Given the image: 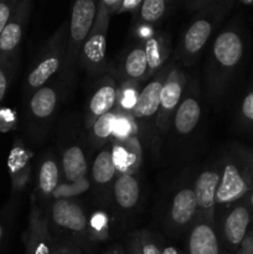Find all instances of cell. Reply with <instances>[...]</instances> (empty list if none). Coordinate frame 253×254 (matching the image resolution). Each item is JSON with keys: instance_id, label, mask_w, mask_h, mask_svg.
Segmentation results:
<instances>
[{"instance_id": "27", "label": "cell", "mask_w": 253, "mask_h": 254, "mask_svg": "<svg viewBox=\"0 0 253 254\" xmlns=\"http://www.w3.org/2000/svg\"><path fill=\"white\" fill-rule=\"evenodd\" d=\"M241 123L253 128V88L243 97L240 106Z\"/></svg>"}, {"instance_id": "29", "label": "cell", "mask_w": 253, "mask_h": 254, "mask_svg": "<svg viewBox=\"0 0 253 254\" xmlns=\"http://www.w3.org/2000/svg\"><path fill=\"white\" fill-rule=\"evenodd\" d=\"M12 11V2L0 1V35L11 19Z\"/></svg>"}, {"instance_id": "9", "label": "cell", "mask_w": 253, "mask_h": 254, "mask_svg": "<svg viewBox=\"0 0 253 254\" xmlns=\"http://www.w3.org/2000/svg\"><path fill=\"white\" fill-rule=\"evenodd\" d=\"M24 6L25 4H22L19 9L14 10L11 19L0 35V62L6 60L17 49L21 41L25 22L27 19V11H29Z\"/></svg>"}, {"instance_id": "33", "label": "cell", "mask_w": 253, "mask_h": 254, "mask_svg": "<svg viewBox=\"0 0 253 254\" xmlns=\"http://www.w3.org/2000/svg\"><path fill=\"white\" fill-rule=\"evenodd\" d=\"M52 254H82L81 251L77 247H73V246H68V247H61L57 248V250L54 251Z\"/></svg>"}, {"instance_id": "2", "label": "cell", "mask_w": 253, "mask_h": 254, "mask_svg": "<svg viewBox=\"0 0 253 254\" xmlns=\"http://www.w3.org/2000/svg\"><path fill=\"white\" fill-rule=\"evenodd\" d=\"M245 52V44L241 34L236 30H225L217 35L212 45V61L225 82L241 64Z\"/></svg>"}, {"instance_id": "25", "label": "cell", "mask_w": 253, "mask_h": 254, "mask_svg": "<svg viewBox=\"0 0 253 254\" xmlns=\"http://www.w3.org/2000/svg\"><path fill=\"white\" fill-rule=\"evenodd\" d=\"M166 7L168 2L165 0H144L139 7L141 20L146 24H154L164 16Z\"/></svg>"}, {"instance_id": "8", "label": "cell", "mask_w": 253, "mask_h": 254, "mask_svg": "<svg viewBox=\"0 0 253 254\" xmlns=\"http://www.w3.org/2000/svg\"><path fill=\"white\" fill-rule=\"evenodd\" d=\"M183 77L178 71H173L164 82L163 89L160 94V107L158 112L159 128L164 130L168 124L169 118L178 109L183 96Z\"/></svg>"}, {"instance_id": "18", "label": "cell", "mask_w": 253, "mask_h": 254, "mask_svg": "<svg viewBox=\"0 0 253 254\" xmlns=\"http://www.w3.org/2000/svg\"><path fill=\"white\" fill-rule=\"evenodd\" d=\"M113 193L114 200L119 207L123 210H130L136 205L140 196L138 180L130 174H122L114 183Z\"/></svg>"}, {"instance_id": "20", "label": "cell", "mask_w": 253, "mask_h": 254, "mask_svg": "<svg viewBox=\"0 0 253 254\" xmlns=\"http://www.w3.org/2000/svg\"><path fill=\"white\" fill-rule=\"evenodd\" d=\"M117 165L114 160V154L109 146L99 151L98 155L94 158L93 166H92V178L94 183L104 186L111 183L116 175Z\"/></svg>"}, {"instance_id": "7", "label": "cell", "mask_w": 253, "mask_h": 254, "mask_svg": "<svg viewBox=\"0 0 253 254\" xmlns=\"http://www.w3.org/2000/svg\"><path fill=\"white\" fill-rule=\"evenodd\" d=\"M165 79L164 74L160 73L158 78L148 82L144 86L131 107V113L134 118L140 119V121H149L153 117L158 116L161 89H163Z\"/></svg>"}, {"instance_id": "11", "label": "cell", "mask_w": 253, "mask_h": 254, "mask_svg": "<svg viewBox=\"0 0 253 254\" xmlns=\"http://www.w3.org/2000/svg\"><path fill=\"white\" fill-rule=\"evenodd\" d=\"M213 31V24L206 17L195 20L184 34L181 50L186 59H193L203 49Z\"/></svg>"}, {"instance_id": "32", "label": "cell", "mask_w": 253, "mask_h": 254, "mask_svg": "<svg viewBox=\"0 0 253 254\" xmlns=\"http://www.w3.org/2000/svg\"><path fill=\"white\" fill-rule=\"evenodd\" d=\"M240 254H253V232L247 235L240 250Z\"/></svg>"}, {"instance_id": "37", "label": "cell", "mask_w": 253, "mask_h": 254, "mask_svg": "<svg viewBox=\"0 0 253 254\" xmlns=\"http://www.w3.org/2000/svg\"><path fill=\"white\" fill-rule=\"evenodd\" d=\"M104 254H124L123 251H122L121 247H114L113 250L108 251V252H106Z\"/></svg>"}, {"instance_id": "28", "label": "cell", "mask_w": 253, "mask_h": 254, "mask_svg": "<svg viewBox=\"0 0 253 254\" xmlns=\"http://www.w3.org/2000/svg\"><path fill=\"white\" fill-rule=\"evenodd\" d=\"M139 245H140L143 254H161V250L158 243L154 241V238L149 237L146 233H144L141 238H139Z\"/></svg>"}, {"instance_id": "22", "label": "cell", "mask_w": 253, "mask_h": 254, "mask_svg": "<svg viewBox=\"0 0 253 254\" xmlns=\"http://www.w3.org/2000/svg\"><path fill=\"white\" fill-rule=\"evenodd\" d=\"M144 50L148 60V73H155L158 69H160L168 57L166 40L159 35H154L146 40L144 44Z\"/></svg>"}, {"instance_id": "1", "label": "cell", "mask_w": 253, "mask_h": 254, "mask_svg": "<svg viewBox=\"0 0 253 254\" xmlns=\"http://www.w3.org/2000/svg\"><path fill=\"white\" fill-rule=\"evenodd\" d=\"M253 189V150H232L221 166V179L216 192V205L238 202Z\"/></svg>"}, {"instance_id": "15", "label": "cell", "mask_w": 253, "mask_h": 254, "mask_svg": "<svg viewBox=\"0 0 253 254\" xmlns=\"http://www.w3.org/2000/svg\"><path fill=\"white\" fill-rule=\"evenodd\" d=\"M201 118V106L197 98L188 96L181 99L174 114V129L181 135L190 134L197 127Z\"/></svg>"}, {"instance_id": "10", "label": "cell", "mask_w": 253, "mask_h": 254, "mask_svg": "<svg viewBox=\"0 0 253 254\" xmlns=\"http://www.w3.org/2000/svg\"><path fill=\"white\" fill-rule=\"evenodd\" d=\"M221 179V169H208L203 170L197 176L193 186L196 201L200 210L203 212H212L216 205V192Z\"/></svg>"}, {"instance_id": "17", "label": "cell", "mask_w": 253, "mask_h": 254, "mask_svg": "<svg viewBox=\"0 0 253 254\" xmlns=\"http://www.w3.org/2000/svg\"><path fill=\"white\" fill-rule=\"evenodd\" d=\"M62 169L63 175L68 183H79L86 176L87 160L83 150L78 145H72L63 151L62 155Z\"/></svg>"}, {"instance_id": "30", "label": "cell", "mask_w": 253, "mask_h": 254, "mask_svg": "<svg viewBox=\"0 0 253 254\" xmlns=\"http://www.w3.org/2000/svg\"><path fill=\"white\" fill-rule=\"evenodd\" d=\"M129 133H130V124H129V122L124 118L117 119L116 129H114V135H116L118 139H123V138H126Z\"/></svg>"}, {"instance_id": "31", "label": "cell", "mask_w": 253, "mask_h": 254, "mask_svg": "<svg viewBox=\"0 0 253 254\" xmlns=\"http://www.w3.org/2000/svg\"><path fill=\"white\" fill-rule=\"evenodd\" d=\"M7 89V74L2 67V62H0V102L4 99Z\"/></svg>"}, {"instance_id": "19", "label": "cell", "mask_w": 253, "mask_h": 254, "mask_svg": "<svg viewBox=\"0 0 253 254\" xmlns=\"http://www.w3.org/2000/svg\"><path fill=\"white\" fill-rule=\"evenodd\" d=\"M57 99V92L52 87H41L34 92L30 99V112L36 119L50 118L56 108Z\"/></svg>"}, {"instance_id": "24", "label": "cell", "mask_w": 253, "mask_h": 254, "mask_svg": "<svg viewBox=\"0 0 253 254\" xmlns=\"http://www.w3.org/2000/svg\"><path fill=\"white\" fill-rule=\"evenodd\" d=\"M117 119L118 118L113 112H109L96 119L94 123L92 124V135H93L94 140L106 141L107 139H109V136L114 134Z\"/></svg>"}, {"instance_id": "36", "label": "cell", "mask_w": 253, "mask_h": 254, "mask_svg": "<svg viewBox=\"0 0 253 254\" xmlns=\"http://www.w3.org/2000/svg\"><path fill=\"white\" fill-rule=\"evenodd\" d=\"M161 254H179V252L173 246H168V247H164V250H161Z\"/></svg>"}, {"instance_id": "21", "label": "cell", "mask_w": 253, "mask_h": 254, "mask_svg": "<svg viewBox=\"0 0 253 254\" xmlns=\"http://www.w3.org/2000/svg\"><path fill=\"white\" fill-rule=\"evenodd\" d=\"M123 72L131 81H141L148 76V60L144 45L133 47L123 60Z\"/></svg>"}, {"instance_id": "23", "label": "cell", "mask_w": 253, "mask_h": 254, "mask_svg": "<svg viewBox=\"0 0 253 254\" xmlns=\"http://www.w3.org/2000/svg\"><path fill=\"white\" fill-rule=\"evenodd\" d=\"M60 183L59 165L52 159H46L39 170V189L42 195L50 196L56 191Z\"/></svg>"}, {"instance_id": "13", "label": "cell", "mask_w": 253, "mask_h": 254, "mask_svg": "<svg viewBox=\"0 0 253 254\" xmlns=\"http://www.w3.org/2000/svg\"><path fill=\"white\" fill-rule=\"evenodd\" d=\"M189 254H220V243L215 230L208 222L193 226L188 242Z\"/></svg>"}, {"instance_id": "34", "label": "cell", "mask_w": 253, "mask_h": 254, "mask_svg": "<svg viewBox=\"0 0 253 254\" xmlns=\"http://www.w3.org/2000/svg\"><path fill=\"white\" fill-rule=\"evenodd\" d=\"M143 1H122V6L119 10H135V7H140Z\"/></svg>"}, {"instance_id": "3", "label": "cell", "mask_w": 253, "mask_h": 254, "mask_svg": "<svg viewBox=\"0 0 253 254\" xmlns=\"http://www.w3.org/2000/svg\"><path fill=\"white\" fill-rule=\"evenodd\" d=\"M109 9L101 2V14L94 22L92 31L82 45L79 55L83 66L91 72H98L104 64L107 51V29H108Z\"/></svg>"}, {"instance_id": "6", "label": "cell", "mask_w": 253, "mask_h": 254, "mask_svg": "<svg viewBox=\"0 0 253 254\" xmlns=\"http://www.w3.org/2000/svg\"><path fill=\"white\" fill-rule=\"evenodd\" d=\"M51 217L57 227L71 231L77 235L84 232L88 226V220L83 208L66 198H60L52 203Z\"/></svg>"}, {"instance_id": "16", "label": "cell", "mask_w": 253, "mask_h": 254, "mask_svg": "<svg viewBox=\"0 0 253 254\" xmlns=\"http://www.w3.org/2000/svg\"><path fill=\"white\" fill-rule=\"evenodd\" d=\"M60 49L49 51L31 69L27 76V87L30 89H40L44 84L56 73L61 66Z\"/></svg>"}, {"instance_id": "12", "label": "cell", "mask_w": 253, "mask_h": 254, "mask_svg": "<svg viewBox=\"0 0 253 254\" xmlns=\"http://www.w3.org/2000/svg\"><path fill=\"white\" fill-rule=\"evenodd\" d=\"M197 201L193 189L184 188L175 193L170 207V218L178 227H185L195 217Z\"/></svg>"}, {"instance_id": "5", "label": "cell", "mask_w": 253, "mask_h": 254, "mask_svg": "<svg viewBox=\"0 0 253 254\" xmlns=\"http://www.w3.org/2000/svg\"><path fill=\"white\" fill-rule=\"evenodd\" d=\"M251 208L252 207L247 202H238L228 211L223 221V240L233 252H240L248 235L252 221Z\"/></svg>"}, {"instance_id": "26", "label": "cell", "mask_w": 253, "mask_h": 254, "mask_svg": "<svg viewBox=\"0 0 253 254\" xmlns=\"http://www.w3.org/2000/svg\"><path fill=\"white\" fill-rule=\"evenodd\" d=\"M51 241L46 233H32L27 243L26 254H52Z\"/></svg>"}, {"instance_id": "4", "label": "cell", "mask_w": 253, "mask_h": 254, "mask_svg": "<svg viewBox=\"0 0 253 254\" xmlns=\"http://www.w3.org/2000/svg\"><path fill=\"white\" fill-rule=\"evenodd\" d=\"M97 11L98 6L93 0H78L73 4L69 21V40L74 54L81 52L82 45L93 29Z\"/></svg>"}, {"instance_id": "14", "label": "cell", "mask_w": 253, "mask_h": 254, "mask_svg": "<svg viewBox=\"0 0 253 254\" xmlns=\"http://www.w3.org/2000/svg\"><path fill=\"white\" fill-rule=\"evenodd\" d=\"M106 81L102 82L96 91L92 94L88 103V118L89 123H92V119H98L99 117L112 112L113 107L116 106L117 99H118V92L117 87L114 86L111 78H104ZM93 121V123H94Z\"/></svg>"}, {"instance_id": "35", "label": "cell", "mask_w": 253, "mask_h": 254, "mask_svg": "<svg viewBox=\"0 0 253 254\" xmlns=\"http://www.w3.org/2000/svg\"><path fill=\"white\" fill-rule=\"evenodd\" d=\"M128 254H143L140 250V245H139V240H135L131 242Z\"/></svg>"}, {"instance_id": "38", "label": "cell", "mask_w": 253, "mask_h": 254, "mask_svg": "<svg viewBox=\"0 0 253 254\" xmlns=\"http://www.w3.org/2000/svg\"><path fill=\"white\" fill-rule=\"evenodd\" d=\"M2 235H4V228H2V226L0 225V241H1Z\"/></svg>"}]
</instances>
